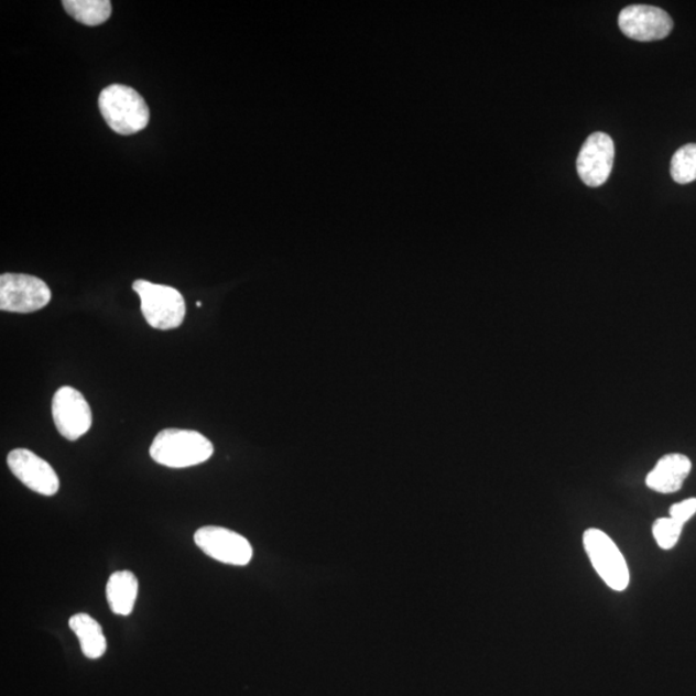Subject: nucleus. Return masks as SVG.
I'll return each instance as SVG.
<instances>
[{
  "instance_id": "obj_17",
  "label": "nucleus",
  "mask_w": 696,
  "mask_h": 696,
  "mask_svg": "<svg viewBox=\"0 0 696 696\" xmlns=\"http://www.w3.org/2000/svg\"><path fill=\"white\" fill-rule=\"evenodd\" d=\"M696 513V498L686 499V501L673 504L670 510V514L673 520L681 522L685 525V522L690 520Z\"/></svg>"
},
{
  "instance_id": "obj_7",
  "label": "nucleus",
  "mask_w": 696,
  "mask_h": 696,
  "mask_svg": "<svg viewBox=\"0 0 696 696\" xmlns=\"http://www.w3.org/2000/svg\"><path fill=\"white\" fill-rule=\"evenodd\" d=\"M196 546L219 563L246 566L251 563L253 548L243 535L219 526H204L194 535Z\"/></svg>"
},
{
  "instance_id": "obj_5",
  "label": "nucleus",
  "mask_w": 696,
  "mask_h": 696,
  "mask_svg": "<svg viewBox=\"0 0 696 696\" xmlns=\"http://www.w3.org/2000/svg\"><path fill=\"white\" fill-rule=\"evenodd\" d=\"M52 293L42 279L25 274L0 276V308L2 312L30 314L51 302Z\"/></svg>"
},
{
  "instance_id": "obj_13",
  "label": "nucleus",
  "mask_w": 696,
  "mask_h": 696,
  "mask_svg": "<svg viewBox=\"0 0 696 696\" xmlns=\"http://www.w3.org/2000/svg\"><path fill=\"white\" fill-rule=\"evenodd\" d=\"M69 627L80 642L83 654L88 660H100L108 649L100 623L85 612H79L70 618Z\"/></svg>"
},
{
  "instance_id": "obj_9",
  "label": "nucleus",
  "mask_w": 696,
  "mask_h": 696,
  "mask_svg": "<svg viewBox=\"0 0 696 696\" xmlns=\"http://www.w3.org/2000/svg\"><path fill=\"white\" fill-rule=\"evenodd\" d=\"M616 146L607 133L596 132L586 140L577 159L579 177L589 187L602 186L615 164Z\"/></svg>"
},
{
  "instance_id": "obj_11",
  "label": "nucleus",
  "mask_w": 696,
  "mask_h": 696,
  "mask_svg": "<svg viewBox=\"0 0 696 696\" xmlns=\"http://www.w3.org/2000/svg\"><path fill=\"white\" fill-rule=\"evenodd\" d=\"M692 471V460L684 454H667L657 460L654 470L648 475L646 486L657 493H676Z\"/></svg>"
},
{
  "instance_id": "obj_10",
  "label": "nucleus",
  "mask_w": 696,
  "mask_h": 696,
  "mask_svg": "<svg viewBox=\"0 0 696 696\" xmlns=\"http://www.w3.org/2000/svg\"><path fill=\"white\" fill-rule=\"evenodd\" d=\"M11 472L30 490L52 497L59 489V479L53 467L35 453L14 449L7 457Z\"/></svg>"
},
{
  "instance_id": "obj_12",
  "label": "nucleus",
  "mask_w": 696,
  "mask_h": 696,
  "mask_svg": "<svg viewBox=\"0 0 696 696\" xmlns=\"http://www.w3.org/2000/svg\"><path fill=\"white\" fill-rule=\"evenodd\" d=\"M139 595V580L130 570L111 574L106 585V599L113 615L128 617L132 615Z\"/></svg>"
},
{
  "instance_id": "obj_8",
  "label": "nucleus",
  "mask_w": 696,
  "mask_h": 696,
  "mask_svg": "<svg viewBox=\"0 0 696 696\" xmlns=\"http://www.w3.org/2000/svg\"><path fill=\"white\" fill-rule=\"evenodd\" d=\"M618 24L623 34L639 42H654L667 37L673 21L660 7L635 4L627 7L619 14Z\"/></svg>"
},
{
  "instance_id": "obj_1",
  "label": "nucleus",
  "mask_w": 696,
  "mask_h": 696,
  "mask_svg": "<svg viewBox=\"0 0 696 696\" xmlns=\"http://www.w3.org/2000/svg\"><path fill=\"white\" fill-rule=\"evenodd\" d=\"M214 444L193 429L166 428L150 446V456L156 464L171 468L198 466L214 456Z\"/></svg>"
},
{
  "instance_id": "obj_2",
  "label": "nucleus",
  "mask_w": 696,
  "mask_h": 696,
  "mask_svg": "<svg viewBox=\"0 0 696 696\" xmlns=\"http://www.w3.org/2000/svg\"><path fill=\"white\" fill-rule=\"evenodd\" d=\"M98 109L113 132L123 135L145 130L150 122V109L142 96L131 87L112 85L98 97Z\"/></svg>"
},
{
  "instance_id": "obj_16",
  "label": "nucleus",
  "mask_w": 696,
  "mask_h": 696,
  "mask_svg": "<svg viewBox=\"0 0 696 696\" xmlns=\"http://www.w3.org/2000/svg\"><path fill=\"white\" fill-rule=\"evenodd\" d=\"M684 524L673 520L672 518L657 519L653 525V535L663 550H672L676 546L681 533H683Z\"/></svg>"
},
{
  "instance_id": "obj_6",
  "label": "nucleus",
  "mask_w": 696,
  "mask_h": 696,
  "mask_svg": "<svg viewBox=\"0 0 696 696\" xmlns=\"http://www.w3.org/2000/svg\"><path fill=\"white\" fill-rule=\"evenodd\" d=\"M52 415L58 433L70 442L85 436L93 426V411L88 401L70 385H64L53 396Z\"/></svg>"
},
{
  "instance_id": "obj_14",
  "label": "nucleus",
  "mask_w": 696,
  "mask_h": 696,
  "mask_svg": "<svg viewBox=\"0 0 696 696\" xmlns=\"http://www.w3.org/2000/svg\"><path fill=\"white\" fill-rule=\"evenodd\" d=\"M64 9L83 25L98 26L111 17L109 0H64Z\"/></svg>"
},
{
  "instance_id": "obj_3",
  "label": "nucleus",
  "mask_w": 696,
  "mask_h": 696,
  "mask_svg": "<svg viewBox=\"0 0 696 696\" xmlns=\"http://www.w3.org/2000/svg\"><path fill=\"white\" fill-rule=\"evenodd\" d=\"M133 291L141 300V312L150 327L171 330L181 327L186 316L183 294L176 287L135 280Z\"/></svg>"
},
{
  "instance_id": "obj_15",
  "label": "nucleus",
  "mask_w": 696,
  "mask_h": 696,
  "mask_svg": "<svg viewBox=\"0 0 696 696\" xmlns=\"http://www.w3.org/2000/svg\"><path fill=\"white\" fill-rule=\"evenodd\" d=\"M671 176L675 183L686 185L696 180V143L679 148L671 162Z\"/></svg>"
},
{
  "instance_id": "obj_4",
  "label": "nucleus",
  "mask_w": 696,
  "mask_h": 696,
  "mask_svg": "<svg viewBox=\"0 0 696 696\" xmlns=\"http://www.w3.org/2000/svg\"><path fill=\"white\" fill-rule=\"evenodd\" d=\"M585 550L597 574L615 591H624L630 585V570L622 552L610 536L599 529H588L584 535Z\"/></svg>"
}]
</instances>
